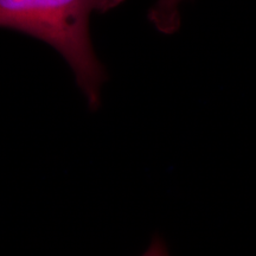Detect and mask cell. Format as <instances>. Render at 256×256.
<instances>
[{
    "label": "cell",
    "instance_id": "1",
    "mask_svg": "<svg viewBox=\"0 0 256 256\" xmlns=\"http://www.w3.org/2000/svg\"><path fill=\"white\" fill-rule=\"evenodd\" d=\"M126 0H0V28H11L52 46L68 63L92 110L101 104L108 75L96 56L90 16L106 14Z\"/></svg>",
    "mask_w": 256,
    "mask_h": 256
},
{
    "label": "cell",
    "instance_id": "2",
    "mask_svg": "<svg viewBox=\"0 0 256 256\" xmlns=\"http://www.w3.org/2000/svg\"><path fill=\"white\" fill-rule=\"evenodd\" d=\"M184 0H156L150 8L148 20L160 34H174L180 28L179 6Z\"/></svg>",
    "mask_w": 256,
    "mask_h": 256
}]
</instances>
